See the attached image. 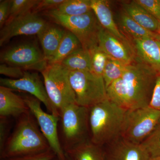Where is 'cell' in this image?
<instances>
[{
  "label": "cell",
  "instance_id": "obj_1",
  "mask_svg": "<svg viewBox=\"0 0 160 160\" xmlns=\"http://www.w3.org/2000/svg\"><path fill=\"white\" fill-rule=\"evenodd\" d=\"M18 119L13 131L0 152L2 158L37 154L51 149L30 111Z\"/></svg>",
  "mask_w": 160,
  "mask_h": 160
},
{
  "label": "cell",
  "instance_id": "obj_2",
  "mask_svg": "<svg viewBox=\"0 0 160 160\" xmlns=\"http://www.w3.org/2000/svg\"><path fill=\"white\" fill-rule=\"evenodd\" d=\"M127 110L108 99L89 108L90 141L102 146L122 137Z\"/></svg>",
  "mask_w": 160,
  "mask_h": 160
},
{
  "label": "cell",
  "instance_id": "obj_3",
  "mask_svg": "<svg viewBox=\"0 0 160 160\" xmlns=\"http://www.w3.org/2000/svg\"><path fill=\"white\" fill-rule=\"evenodd\" d=\"M158 72L137 58L128 65L122 78L128 97L129 110L149 106Z\"/></svg>",
  "mask_w": 160,
  "mask_h": 160
},
{
  "label": "cell",
  "instance_id": "obj_4",
  "mask_svg": "<svg viewBox=\"0 0 160 160\" xmlns=\"http://www.w3.org/2000/svg\"><path fill=\"white\" fill-rule=\"evenodd\" d=\"M60 121L64 151L90 140L89 108L77 103L70 104L60 111Z\"/></svg>",
  "mask_w": 160,
  "mask_h": 160
},
{
  "label": "cell",
  "instance_id": "obj_5",
  "mask_svg": "<svg viewBox=\"0 0 160 160\" xmlns=\"http://www.w3.org/2000/svg\"><path fill=\"white\" fill-rule=\"evenodd\" d=\"M45 12L55 22L73 33L79 40L83 49L90 51L98 46V36L102 26L92 10L75 16L63 15L52 10Z\"/></svg>",
  "mask_w": 160,
  "mask_h": 160
},
{
  "label": "cell",
  "instance_id": "obj_6",
  "mask_svg": "<svg viewBox=\"0 0 160 160\" xmlns=\"http://www.w3.org/2000/svg\"><path fill=\"white\" fill-rule=\"evenodd\" d=\"M41 73L49 99L59 114L64 107L77 103L68 69L60 63L51 64L48 65Z\"/></svg>",
  "mask_w": 160,
  "mask_h": 160
},
{
  "label": "cell",
  "instance_id": "obj_7",
  "mask_svg": "<svg viewBox=\"0 0 160 160\" xmlns=\"http://www.w3.org/2000/svg\"><path fill=\"white\" fill-rule=\"evenodd\" d=\"M69 79L79 106L90 108L108 99L102 77L89 71H70Z\"/></svg>",
  "mask_w": 160,
  "mask_h": 160
},
{
  "label": "cell",
  "instance_id": "obj_8",
  "mask_svg": "<svg viewBox=\"0 0 160 160\" xmlns=\"http://www.w3.org/2000/svg\"><path fill=\"white\" fill-rule=\"evenodd\" d=\"M160 119V112L150 106L127 110L122 138L142 144L151 134Z\"/></svg>",
  "mask_w": 160,
  "mask_h": 160
},
{
  "label": "cell",
  "instance_id": "obj_9",
  "mask_svg": "<svg viewBox=\"0 0 160 160\" xmlns=\"http://www.w3.org/2000/svg\"><path fill=\"white\" fill-rule=\"evenodd\" d=\"M23 98L30 112L36 120L43 135L49 143L50 149L58 160H67L58 131L59 117L44 112L41 107V102L34 97L25 96Z\"/></svg>",
  "mask_w": 160,
  "mask_h": 160
},
{
  "label": "cell",
  "instance_id": "obj_10",
  "mask_svg": "<svg viewBox=\"0 0 160 160\" xmlns=\"http://www.w3.org/2000/svg\"><path fill=\"white\" fill-rule=\"evenodd\" d=\"M0 60L2 63L41 72L48 65L43 52L31 43H23L6 49L1 52Z\"/></svg>",
  "mask_w": 160,
  "mask_h": 160
},
{
  "label": "cell",
  "instance_id": "obj_11",
  "mask_svg": "<svg viewBox=\"0 0 160 160\" xmlns=\"http://www.w3.org/2000/svg\"><path fill=\"white\" fill-rule=\"evenodd\" d=\"M49 24L38 13L31 12L6 23L0 31V46L18 36H38Z\"/></svg>",
  "mask_w": 160,
  "mask_h": 160
},
{
  "label": "cell",
  "instance_id": "obj_12",
  "mask_svg": "<svg viewBox=\"0 0 160 160\" xmlns=\"http://www.w3.org/2000/svg\"><path fill=\"white\" fill-rule=\"evenodd\" d=\"M0 84L13 90L28 92L42 103L50 113L60 117L59 113L49 99L38 73L25 71L22 77L18 79L1 78Z\"/></svg>",
  "mask_w": 160,
  "mask_h": 160
},
{
  "label": "cell",
  "instance_id": "obj_13",
  "mask_svg": "<svg viewBox=\"0 0 160 160\" xmlns=\"http://www.w3.org/2000/svg\"><path fill=\"white\" fill-rule=\"evenodd\" d=\"M98 46L109 58L127 64L133 62L136 55L129 41L117 38L101 26L98 36Z\"/></svg>",
  "mask_w": 160,
  "mask_h": 160
},
{
  "label": "cell",
  "instance_id": "obj_14",
  "mask_svg": "<svg viewBox=\"0 0 160 160\" xmlns=\"http://www.w3.org/2000/svg\"><path fill=\"white\" fill-rule=\"evenodd\" d=\"M106 160H152L142 144H135L121 137L109 144Z\"/></svg>",
  "mask_w": 160,
  "mask_h": 160
},
{
  "label": "cell",
  "instance_id": "obj_15",
  "mask_svg": "<svg viewBox=\"0 0 160 160\" xmlns=\"http://www.w3.org/2000/svg\"><path fill=\"white\" fill-rule=\"evenodd\" d=\"M13 91L0 86V117L18 118L30 111L23 98Z\"/></svg>",
  "mask_w": 160,
  "mask_h": 160
},
{
  "label": "cell",
  "instance_id": "obj_16",
  "mask_svg": "<svg viewBox=\"0 0 160 160\" xmlns=\"http://www.w3.org/2000/svg\"><path fill=\"white\" fill-rule=\"evenodd\" d=\"M137 58L160 72V41L156 39L132 40Z\"/></svg>",
  "mask_w": 160,
  "mask_h": 160
},
{
  "label": "cell",
  "instance_id": "obj_17",
  "mask_svg": "<svg viewBox=\"0 0 160 160\" xmlns=\"http://www.w3.org/2000/svg\"><path fill=\"white\" fill-rule=\"evenodd\" d=\"M91 9L101 26L117 38L128 41L115 22L109 1L91 0Z\"/></svg>",
  "mask_w": 160,
  "mask_h": 160
},
{
  "label": "cell",
  "instance_id": "obj_18",
  "mask_svg": "<svg viewBox=\"0 0 160 160\" xmlns=\"http://www.w3.org/2000/svg\"><path fill=\"white\" fill-rule=\"evenodd\" d=\"M70 160H106V151L102 146L87 140L65 150Z\"/></svg>",
  "mask_w": 160,
  "mask_h": 160
},
{
  "label": "cell",
  "instance_id": "obj_19",
  "mask_svg": "<svg viewBox=\"0 0 160 160\" xmlns=\"http://www.w3.org/2000/svg\"><path fill=\"white\" fill-rule=\"evenodd\" d=\"M123 10L139 25L152 32L158 33L160 23L135 1L122 4Z\"/></svg>",
  "mask_w": 160,
  "mask_h": 160
},
{
  "label": "cell",
  "instance_id": "obj_20",
  "mask_svg": "<svg viewBox=\"0 0 160 160\" xmlns=\"http://www.w3.org/2000/svg\"><path fill=\"white\" fill-rule=\"evenodd\" d=\"M66 30L59 26L49 25L38 36L43 53L47 62L51 59L62 42Z\"/></svg>",
  "mask_w": 160,
  "mask_h": 160
},
{
  "label": "cell",
  "instance_id": "obj_21",
  "mask_svg": "<svg viewBox=\"0 0 160 160\" xmlns=\"http://www.w3.org/2000/svg\"><path fill=\"white\" fill-rule=\"evenodd\" d=\"M119 28L129 38L133 39L152 38L158 39V33L152 32L143 28L124 11L118 16Z\"/></svg>",
  "mask_w": 160,
  "mask_h": 160
},
{
  "label": "cell",
  "instance_id": "obj_22",
  "mask_svg": "<svg viewBox=\"0 0 160 160\" xmlns=\"http://www.w3.org/2000/svg\"><path fill=\"white\" fill-rule=\"evenodd\" d=\"M82 47L78 38L70 31L66 30L57 50L51 59L48 61V65L61 63L73 52Z\"/></svg>",
  "mask_w": 160,
  "mask_h": 160
},
{
  "label": "cell",
  "instance_id": "obj_23",
  "mask_svg": "<svg viewBox=\"0 0 160 160\" xmlns=\"http://www.w3.org/2000/svg\"><path fill=\"white\" fill-rule=\"evenodd\" d=\"M69 71H90V55L82 47L68 56L60 63Z\"/></svg>",
  "mask_w": 160,
  "mask_h": 160
},
{
  "label": "cell",
  "instance_id": "obj_24",
  "mask_svg": "<svg viewBox=\"0 0 160 160\" xmlns=\"http://www.w3.org/2000/svg\"><path fill=\"white\" fill-rule=\"evenodd\" d=\"M91 4V0H65L57 8L52 10L63 15L75 16L92 11Z\"/></svg>",
  "mask_w": 160,
  "mask_h": 160
},
{
  "label": "cell",
  "instance_id": "obj_25",
  "mask_svg": "<svg viewBox=\"0 0 160 160\" xmlns=\"http://www.w3.org/2000/svg\"><path fill=\"white\" fill-rule=\"evenodd\" d=\"M106 91L108 99L120 107L129 110L128 97L122 78L109 85L106 88Z\"/></svg>",
  "mask_w": 160,
  "mask_h": 160
},
{
  "label": "cell",
  "instance_id": "obj_26",
  "mask_svg": "<svg viewBox=\"0 0 160 160\" xmlns=\"http://www.w3.org/2000/svg\"><path fill=\"white\" fill-rule=\"evenodd\" d=\"M128 65L129 64L109 57L102 76L106 88L115 81L122 78Z\"/></svg>",
  "mask_w": 160,
  "mask_h": 160
},
{
  "label": "cell",
  "instance_id": "obj_27",
  "mask_svg": "<svg viewBox=\"0 0 160 160\" xmlns=\"http://www.w3.org/2000/svg\"><path fill=\"white\" fill-rule=\"evenodd\" d=\"M89 52L90 55V72L98 76L102 77L109 57L99 46L94 47Z\"/></svg>",
  "mask_w": 160,
  "mask_h": 160
},
{
  "label": "cell",
  "instance_id": "obj_28",
  "mask_svg": "<svg viewBox=\"0 0 160 160\" xmlns=\"http://www.w3.org/2000/svg\"><path fill=\"white\" fill-rule=\"evenodd\" d=\"M39 2L38 0H11L9 16L6 23L18 17L32 12Z\"/></svg>",
  "mask_w": 160,
  "mask_h": 160
},
{
  "label": "cell",
  "instance_id": "obj_29",
  "mask_svg": "<svg viewBox=\"0 0 160 160\" xmlns=\"http://www.w3.org/2000/svg\"><path fill=\"white\" fill-rule=\"evenodd\" d=\"M142 145L152 159L160 158V119L153 131Z\"/></svg>",
  "mask_w": 160,
  "mask_h": 160
},
{
  "label": "cell",
  "instance_id": "obj_30",
  "mask_svg": "<svg viewBox=\"0 0 160 160\" xmlns=\"http://www.w3.org/2000/svg\"><path fill=\"white\" fill-rule=\"evenodd\" d=\"M160 23V0H135Z\"/></svg>",
  "mask_w": 160,
  "mask_h": 160
},
{
  "label": "cell",
  "instance_id": "obj_31",
  "mask_svg": "<svg viewBox=\"0 0 160 160\" xmlns=\"http://www.w3.org/2000/svg\"><path fill=\"white\" fill-rule=\"evenodd\" d=\"M25 70L20 67L10 66L5 63L0 65V73L12 79H18L22 77Z\"/></svg>",
  "mask_w": 160,
  "mask_h": 160
},
{
  "label": "cell",
  "instance_id": "obj_32",
  "mask_svg": "<svg viewBox=\"0 0 160 160\" xmlns=\"http://www.w3.org/2000/svg\"><path fill=\"white\" fill-rule=\"evenodd\" d=\"M55 154L50 149L48 151L37 154L23 156L7 158L5 160H52L54 159Z\"/></svg>",
  "mask_w": 160,
  "mask_h": 160
},
{
  "label": "cell",
  "instance_id": "obj_33",
  "mask_svg": "<svg viewBox=\"0 0 160 160\" xmlns=\"http://www.w3.org/2000/svg\"><path fill=\"white\" fill-rule=\"evenodd\" d=\"M65 0H43L40 1L37 6L32 10V12L38 13L39 12L49 11L57 8Z\"/></svg>",
  "mask_w": 160,
  "mask_h": 160
},
{
  "label": "cell",
  "instance_id": "obj_34",
  "mask_svg": "<svg viewBox=\"0 0 160 160\" xmlns=\"http://www.w3.org/2000/svg\"><path fill=\"white\" fill-rule=\"evenodd\" d=\"M8 118L0 117V152L3 150L10 134Z\"/></svg>",
  "mask_w": 160,
  "mask_h": 160
},
{
  "label": "cell",
  "instance_id": "obj_35",
  "mask_svg": "<svg viewBox=\"0 0 160 160\" xmlns=\"http://www.w3.org/2000/svg\"><path fill=\"white\" fill-rule=\"evenodd\" d=\"M149 106L160 112V72L157 77Z\"/></svg>",
  "mask_w": 160,
  "mask_h": 160
},
{
  "label": "cell",
  "instance_id": "obj_36",
  "mask_svg": "<svg viewBox=\"0 0 160 160\" xmlns=\"http://www.w3.org/2000/svg\"><path fill=\"white\" fill-rule=\"evenodd\" d=\"M11 1H0V27L2 28L8 20L10 12Z\"/></svg>",
  "mask_w": 160,
  "mask_h": 160
},
{
  "label": "cell",
  "instance_id": "obj_37",
  "mask_svg": "<svg viewBox=\"0 0 160 160\" xmlns=\"http://www.w3.org/2000/svg\"><path fill=\"white\" fill-rule=\"evenodd\" d=\"M158 40L159 41H160V32L158 33Z\"/></svg>",
  "mask_w": 160,
  "mask_h": 160
},
{
  "label": "cell",
  "instance_id": "obj_38",
  "mask_svg": "<svg viewBox=\"0 0 160 160\" xmlns=\"http://www.w3.org/2000/svg\"><path fill=\"white\" fill-rule=\"evenodd\" d=\"M152 160H160V158H157L153 159Z\"/></svg>",
  "mask_w": 160,
  "mask_h": 160
},
{
  "label": "cell",
  "instance_id": "obj_39",
  "mask_svg": "<svg viewBox=\"0 0 160 160\" xmlns=\"http://www.w3.org/2000/svg\"><path fill=\"white\" fill-rule=\"evenodd\" d=\"M54 160V159H53V160Z\"/></svg>",
  "mask_w": 160,
  "mask_h": 160
}]
</instances>
